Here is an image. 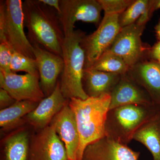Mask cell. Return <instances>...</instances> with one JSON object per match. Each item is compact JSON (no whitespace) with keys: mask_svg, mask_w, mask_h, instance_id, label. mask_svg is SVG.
I'll return each instance as SVG.
<instances>
[{"mask_svg":"<svg viewBox=\"0 0 160 160\" xmlns=\"http://www.w3.org/2000/svg\"><path fill=\"white\" fill-rule=\"evenodd\" d=\"M22 9L27 38L32 45L38 44L62 57L65 35L58 12L40 0H25Z\"/></svg>","mask_w":160,"mask_h":160,"instance_id":"cell-1","label":"cell"},{"mask_svg":"<svg viewBox=\"0 0 160 160\" xmlns=\"http://www.w3.org/2000/svg\"><path fill=\"white\" fill-rule=\"evenodd\" d=\"M111 96L108 94L85 100L76 98L69 100L79 135L77 160H82L86 146L106 136L105 126Z\"/></svg>","mask_w":160,"mask_h":160,"instance_id":"cell-2","label":"cell"},{"mask_svg":"<svg viewBox=\"0 0 160 160\" xmlns=\"http://www.w3.org/2000/svg\"><path fill=\"white\" fill-rule=\"evenodd\" d=\"M85 35L82 30H75L65 37L62 46L64 68L61 74L60 89L67 100L72 98L85 100L89 98L82 84L85 54L81 42Z\"/></svg>","mask_w":160,"mask_h":160,"instance_id":"cell-3","label":"cell"},{"mask_svg":"<svg viewBox=\"0 0 160 160\" xmlns=\"http://www.w3.org/2000/svg\"><path fill=\"white\" fill-rule=\"evenodd\" d=\"M159 111L160 106L155 104L126 105L109 109L105 136L127 145L136 132Z\"/></svg>","mask_w":160,"mask_h":160,"instance_id":"cell-4","label":"cell"},{"mask_svg":"<svg viewBox=\"0 0 160 160\" xmlns=\"http://www.w3.org/2000/svg\"><path fill=\"white\" fill-rule=\"evenodd\" d=\"M23 2L0 1V42L8 44L13 52L35 59L32 45L24 31Z\"/></svg>","mask_w":160,"mask_h":160,"instance_id":"cell-5","label":"cell"},{"mask_svg":"<svg viewBox=\"0 0 160 160\" xmlns=\"http://www.w3.org/2000/svg\"><path fill=\"white\" fill-rule=\"evenodd\" d=\"M118 14H104L98 29L85 35L81 42L85 54L84 69L91 68L97 60L109 49L122 29Z\"/></svg>","mask_w":160,"mask_h":160,"instance_id":"cell-6","label":"cell"},{"mask_svg":"<svg viewBox=\"0 0 160 160\" xmlns=\"http://www.w3.org/2000/svg\"><path fill=\"white\" fill-rule=\"evenodd\" d=\"M145 27L135 22L122 28L108 49L122 58L129 68L149 58L151 47L143 42L141 38Z\"/></svg>","mask_w":160,"mask_h":160,"instance_id":"cell-7","label":"cell"},{"mask_svg":"<svg viewBox=\"0 0 160 160\" xmlns=\"http://www.w3.org/2000/svg\"><path fill=\"white\" fill-rule=\"evenodd\" d=\"M59 15L65 37L74 31L78 21L99 25L102 9L98 0H60Z\"/></svg>","mask_w":160,"mask_h":160,"instance_id":"cell-8","label":"cell"},{"mask_svg":"<svg viewBox=\"0 0 160 160\" xmlns=\"http://www.w3.org/2000/svg\"><path fill=\"white\" fill-rule=\"evenodd\" d=\"M40 77L29 73L19 75L12 72H0V87L16 101H29L39 103L46 98L41 88Z\"/></svg>","mask_w":160,"mask_h":160,"instance_id":"cell-9","label":"cell"},{"mask_svg":"<svg viewBox=\"0 0 160 160\" xmlns=\"http://www.w3.org/2000/svg\"><path fill=\"white\" fill-rule=\"evenodd\" d=\"M64 143L52 126H47L31 137L29 160H68Z\"/></svg>","mask_w":160,"mask_h":160,"instance_id":"cell-10","label":"cell"},{"mask_svg":"<svg viewBox=\"0 0 160 160\" xmlns=\"http://www.w3.org/2000/svg\"><path fill=\"white\" fill-rule=\"evenodd\" d=\"M35 59L40 75L41 88L46 97L54 91L62 72L64 61L62 57L44 49L36 44H32Z\"/></svg>","mask_w":160,"mask_h":160,"instance_id":"cell-11","label":"cell"},{"mask_svg":"<svg viewBox=\"0 0 160 160\" xmlns=\"http://www.w3.org/2000/svg\"><path fill=\"white\" fill-rule=\"evenodd\" d=\"M140 152L105 136L86 146L82 160H138Z\"/></svg>","mask_w":160,"mask_h":160,"instance_id":"cell-12","label":"cell"},{"mask_svg":"<svg viewBox=\"0 0 160 160\" xmlns=\"http://www.w3.org/2000/svg\"><path fill=\"white\" fill-rule=\"evenodd\" d=\"M53 128L66 147L68 159L77 160L80 138L74 114L69 101L52 120L49 124Z\"/></svg>","mask_w":160,"mask_h":160,"instance_id":"cell-13","label":"cell"},{"mask_svg":"<svg viewBox=\"0 0 160 160\" xmlns=\"http://www.w3.org/2000/svg\"><path fill=\"white\" fill-rule=\"evenodd\" d=\"M68 101L63 96L58 82L54 91L41 101L37 107L24 118V121L38 131L42 130L49 126Z\"/></svg>","mask_w":160,"mask_h":160,"instance_id":"cell-14","label":"cell"},{"mask_svg":"<svg viewBox=\"0 0 160 160\" xmlns=\"http://www.w3.org/2000/svg\"><path fill=\"white\" fill-rule=\"evenodd\" d=\"M110 95L109 109L126 105L154 104L147 91L127 73L122 75Z\"/></svg>","mask_w":160,"mask_h":160,"instance_id":"cell-15","label":"cell"},{"mask_svg":"<svg viewBox=\"0 0 160 160\" xmlns=\"http://www.w3.org/2000/svg\"><path fill=\"white\" fill-rule=\"evenodd\" d=\"M127 74L149 93L154 104L160 107V66L148 58L129 68Z\"/></svg>","mask_w":160,"mask_h":160,"instance_id":"cell-16","label":"cell"},{"mask_svg":"<svg viewBox=\"0 0 160 160\" xmlns=\"http://www.w3.org/2000/svg\"><path fill=\"white\" fill-rule=\"evenodd\" d=\"M122 75L99 71L92 68L84 69L83 89L89 98L110 94L118 82Z\"/></svg>","mask_w":160,"mask_h":160,"instance_id":"cell-17","label":"cell"},{"mask_svg":"<svg viewBox=\"0 0 160 160\" xmlns=\"http://www.w3.org/2000/svg\"><path fill=\"white\" fill-rule=\"evenodd\" d=\"M30 135L21 128L8 135L2 141L1 160H29Z\"/></svg>","mask_w":160,"mask_h":160,"instance_id":"cell-18","label":"cell"},{"mask_svg":"<svg viewBox=\"0 0 160 160\" xmlns=\"http://www.w3.org/2000/svg\"><path fill=\"white\" fill-rule=\"evenodd\" d=\"M133 140L146 146L153 160H160V111L136 132Z\"/></svg>","mask_w":160,"mask_h":160,"instance_id":"cell-19","label":"cell"},{"mask_svg":"<svg viewBox=\"0 0 160 160\" xmlns=\"http://www.w3.org/2000/svg\"><path fill=\"white\" fill-rule=\"evenodd\" d=\"M39 103L29 101H16L10 107L0 111V126L7 131L22 124L24 118L37 107Z\"/></svg>","mask_w":160,"mask_h":160,"instance_id":"cell-20","label":"cell"},{"mask_svg":"<svg viewBox=\"0 0 160 160\" xmlns=\"http://www.w3.org/2000/svg\"><path fill=\"white\" fill-rule=\"evenodd\" d=\"M90 68L104 72L122 75L128 72L129 67L122 58L108 50L100 57Z\"/></svg>","mask_w":160,"mask_h":160,"instance_id":"cell-21","label":"cell"},{"mask_svg":"<svg viewBox=\"0 0 160 160\" xmlns=\"http://www.w3.org/2000/svg\"><path fill=\"white\" fill-rule=\"evenodd\" d=\"M149 0H133L129 7L119 15V23L121 28L135 23L146 11Z\"/></svg>","mask_w":160,"mask_h":160,"instance_id":"cell-22","label":"cell"},{"mask_svg":"<svg viewBox=\"0 0 160 160\" xmlns=\"http://www.w3.org/2000/svg\"><path fill=\"white\" fill-rule=\"evenodd\" d=\"M10 69L13 73L23 71L26 73L40 77L35 59L28 57L16 52H13Z\"/></svg>","mask_w":160,"mask_h":160,"instance_id":"cell-23","label":"cell"},{"mask_svg":"<svg viewBox=\"0 0 160 160\" xmlns=\"http://www.w3.org/2000/svg\"><path fill=\"white\" fill-rule=\"evenodd\" d=\"M104 14H121L133 0H98Z\"/></svg>","mask_w":160,"mask_h":160,"instance_id":"cell-24","label":"cell"},{"mask_svg":"<svg viewBox=\"0 0 160 160\" xmlns=\"http://www.w3.org/2000/svg\"><path fill=\"white\" fill-rule=\"evenodd\" d=\"M13 51L5 42H0V72H12L10 66Z\"/></svg>","mask_w":160,"mask_h":160,"instance_id":"cell-25","label":"cell"},{"mask_svg":"<svg viewBox=\"0 0 160 160\" xmlns=\"http://www.w3.org/2000/svg\"><path fill=\"white\" fill-rule=\"evenodd\" d=\"M16 102L5 89H0V109H6L10 107Z\"/></svg>","mask_w":160,"mask_h":160,"instance_id":"cell-26","label":"cell"},{"mask_svg":"<svg viewBox=\"0 0 160 160\" xmlns=\"http://www.w3.org/2000/svg\"><path fill=\"white\" fill-rule=\"evenodd\" d=\"M149 58L157 62L160 66V41H158L150 48Z\"/></svg>","mask_w":160,"mask_h":160,"instance_id":"cell-27","label":"cell"},{"mask_svg":"<svg viewBox=\"0 0 160 160\" xmlns=\"http://www.w3.org/2000/svg\"><path fill=\"white\" fill-rule=\"evenodd\" d=\"M40 1L45 5L55 9L59 14L61 12L60 0H40Z\"/></svg>","mask_w":160,"mask_h":160,"instance_id":"cell-28","label":"cell"},{"mask_svg":"<svg viewBox=\"0 0 160 160\" xmlns=\"http://www.w3.org/2000/svg\"><path fill=\"white\" fill-rule=\"evenodd\" d=\"M159 9H160V0H150V14L151 17L153 12Z\"/></svg>","mask_w":160,"mask_h":160,"instance_id":"cell-29","label":"cell"},{"mask_svg":"<svg viewBox=\"0 0 160 160\" xmlns=\"http://www.w3.org/2000/svg\"><path fill=\"white\" fill-rule=\"evenodd\" d=\"M155 31L158 41H160V18L159 20L157 25L155 27Z\"/></svg>","mask_w":160,"mask_h":160,"instance_id":"cell-30","label":"cell"},{"mask_svg":"<svg viewBox=\"0 0 160 160\" xmlns=\"http://www.w3.org/2000/svg\"><path fill=\"white\" fill-rule=\"evenodd\" d=\"M68 160H69V159H68Z\"/></svg>","mask_w":160,"mask_h":160,"instance_id":"cell-31","label":"cell"}]
</instances>
